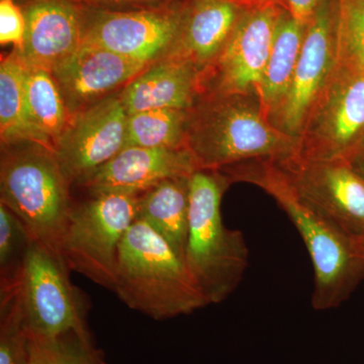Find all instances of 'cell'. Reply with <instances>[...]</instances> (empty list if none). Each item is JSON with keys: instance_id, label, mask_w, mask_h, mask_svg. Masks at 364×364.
I'll use <instances>...</instances> for the list:
<instances>
[{"instance_id": "20", "label": "cell", "mask_w": 364, "mask_h": 364, "mask_svg": "<svg viewBox=\"0 0 364 364\" xmlns=\"http://www.w3.org/2000/svg\"><path fill=\"white\" fill-rule=\"evenodd\" d=\"M306 30V25L296 21L287 9H282L275 26L272 50L258 91L261 107L268 119L291 85Z\"/></svg>"}, {"instance_id": "9", "label": "cell", "mask_w": 364, "mask_h": 364, "mask_svg": "<svg viewBox=\"0 0 364 364\" xmlns=\"http://www.w3.org/2000/svg\"><path fill=\"white\" fill-rule=\"evenodd\" d=\"M189 0L132 11L85 9L83 43L98 46L132 61L151 65L176 44Z\"/></svg>"}, {"instance_id": "5", "label": "cell", "mask_w": 364, "mask_h": 364, "mask_svg": "<svg viewBox=\"0 0 364 364\" xmlns=\"http://www.w3.org/2000/svg\"><path fill=\"white\" fill-rule=\"evenodd\" d=\"M70 186L54 151L36 143L2 147L0 203L21 218L36 240L61 257L73 207Z\"/></svg>"}, {"instance_id": "24", "label": "cell", "mask_w": 364, "mask_h": 364, "mask_svg": "<svg viewBox=\"0 0 364 364\" xmlns=\"http://www.w3.org/2000/svg\"><path fill=\"white\" fill-rule=\"evenodd\" d=\"M31 337L16 284L0 287V364H30Z\"/></svg>"}, {"instance_id": "33", "label": "cell", "mask_w": 364, "mask_h": 364, "mask_svg": "<svg viewBox=\"0 0 364 364\" xmlns=\"http://www.w3.org/2000/svg\"><path fill=\"white\" fill-rule=\"evenodd\" d=\"M358 154H364V131H363V136H361L360 141H359L358 149H356L355 154H354V156H355V155H358Z\"/></svg>"}, {"instance_id": "8", "label": "cell", "mask_w": 364, "mask_h": 364, "mask_svg": "<svg viewBox=\"0 0 364 364\" xmlns=\"http://www.w3.org/2000/svg\"><path fill=\"white\" fill-rule=\"evenodd\" d=\"M364 131V72L337 62L299 136L296 157L349 160Z\"/></svg>"}, {"instance_id": "19", "label": "cell", "mask_w": 364, "mask_h": 364, "mask_svg": "<svg viewBox=\"0 0 364 364\" xmlns=\"http://www.w3.org/2000/svg\"><path fill=\"white\" fill-rule=\"evenodd\" d=\"M189 178L168 179L139 196L136 218L168 242L183 260L188 237Z\"/></svg>"}, {"instance_id": "10", "label": "cell", "mask_w": 364, "mask_h": 364, "mask_svg": "<svg viewBox=\"0 0 364 364\" xmlns=\"http://www.w3.org/2000/svg\"><path fill=\"white\" fill-rule=\"evenodd\" d=\"M282 9L277 4L244 9L221 54L200 74V97L258 95Z\"/></svg>"}, {"instance_id": "7", "label": "cell", "mask_w": 364, "mask_h": 364, "mask_svg": "<svg viewBox=\"0 0 364 364\" xmlns=\"http://www.w3.org/2000/svg\"><path fill=\"white\" fill-rule=\"evenodd\" d=\"M65 261L33 239L16 284L26 328L33 338L88 331L85 296L72 284Z\"/></svg>"}, {"instance_id": "16", "label": "cell", "mask_w": 364, "mask_h": 364, "mask_svg": "<svg viewBox=\"0 0 364 364\" xmlns=\"http://www.w3.org/2000/svg\"><path fill=\"white\" fill-rule=\"evenodd\" d=\"M21 7L25 39L14 50L28 68L52 73L83 45L82 7L71 0H36Z\"/></svg>"}, {"instance_id": "13", "label": "cell", "mask_w": 364, "mask_h": 364, "mask_svg": "<svg viewBox=\"0 0 364 364\" xmlns=\"http://www.w3.org/2000/svg\"><path fill=\"white\" fill-rule=\"evenodd\" d=\"M299 196L354 238L364 236V181L347 160L277 161Z\"/></svg>"}, {"instance_id": "6", "label": "cell", "mask_w": 364, "mask_h": 364, "mask_svg": "<svg viewBox=\"0 0 364 364\" xmlns=\"http://www.w3.org/2000/svg\"><path fill=\"white\" fill-rule=\"evenodd\" d=\"M139 196L91 195L71 208L61 242L69 269L114 291L119 245L138 218Z\"/></svg>"}, {"instance_id": "18", "label": "cell", "mask_w": 364, "mask_h": 364, "mask_svg": "<svg viewBox=\"0 0 364 364\" xmlns=\"http://www.w3.org/2000/svg\"><path fill=\"white\" fill-rule=\"evenodd\" d=\"M119 97L128 116L149 109L188 111L200 97V71L184 60L165 57L134 78Z\"/></svg>"}, {"instance_id": "2", "label": "cell", "mask_w": 364, "mask_h": 364, "mask_svg": "<svg viewBox=\"0 0 364 364\" xmlns=\"http://www.w3.org/2000/svg\"><path fill=\"white\" fill-rule=\"evenodd\" d=\"M186 148L200 170H221L252 160L284 161L296 143L265 117L259 95H208L188 111Z\"/></svg>"}, {"instance_id": "22", "label": "cell", "mask_w": 364, "mask_h": 364, "mask_svg": "<svg viewBox=\"0 0 364 364\" xmlns=\"http://www.w3.org/2000/svg\"><path fill=\"white\" fill-rule=\"evenodd\" d=\"M26 71L25 63L14 50L2 58L0 64V136L2 147L21 143L39 144L26 122Z\"/></svg>"}, {"instance_id": "17", "label": "cell", "mask_w": 364, "mask_h": 364, "mask_svg": "<svg viewBox=\"0 0 364 364\" xmlns=\"http://www.w3.org/2000/svg\"><path fill=\"white\" fill-rule=\"evenodd\" d=\"M244 9L234 0H189L181 33L165 57L189 62L202 73L221 54Z\"/></svg>"}, {"instance_id": "31", "label": "cell", "mask_w": 364, "mask_h": 364, "mask_svg": "<svg viewBox=\"0 0 364 364\" xmlns=\"http://www.w3.org/2000/svg\"><path fill=\"white\" fill-rule=\"evenodd\" d=\"M235 2L244 7V9H250V7L267 6V4H277L284 7L287 9L284 0H234Z\"/></svg>"}, {"instance_id": "28", "label": "cell", "mask_w": 364, "mask_h": 364, "mask_svg": "<svg viewBox=\"0 0 364 364\" xmlns=\"http://www.w3.org/2000/svg\"><path fill=\"white\" fill-rule=\"evenodd\" d=\"M26 18L23 9L14 0H0V43L20 50L25 39Z\"/></svg>"}, {"instance_id": "12", "label": "cell", "mask_w": 364, "mask_h": 364, "mask_svg": "<svg viewBox=\"0 0 364 364\" xmlns=\"http://www.w3.org/2000/svg\"><path fill=\"white\" fill-rule=\"evenodd\" d=\"M127 119L119 95L70 116L54 154L71 186L82 183L123 149Z\"/></svg>"}, {"instance_id": "35", "label": "cell", "mask_w": 364, "mask_h": 364, "mask_svg": "<svg viewBox=\"0 0 364 364\" xmlns=\"http://www.w3.org/2000/svg\"><path fill=\"white\" fill-rule=\"evenodd\" d=\"M358 240L364 250V236L358 237Z\"/></svg>"}, {"instance_id": "21", "label": "cell", "mask_w": 364, "mask_h": 364, "mask_svg": "<svg viewBox=\"0 0 364 364\" xmlns=\"http://www.w3.org/2000/svg\"><path fill=\"white\" fill-rule=\"evenodd\" d=\"M25 111L26 122L38 143L54 151L70 114L51 72L26 67Z\"/></svg>"}, {"instance_id": "34", "label": "cell", "mask_w": 364, "mask_h": 364, "mask_svg": "<svg viewBox=\"0 0 364 364\" xmlns=\"http://www.w3.org/2000/svg\"><path fill=\"white\" fill-rule=\"evenodd\" d=\"M14 1L21 6H23V4H28V2L36 1V0H14Z\"/></svg>"}, {"instance_id": "3", "label": "cell", "mask_w": 364, "mask_h": 364, "mask_svg": "<svg viewBox=\"0 0 364 364\" xmlns=\"http://www.w3.org/2000/svg\"><path fill=\"white\" fill-rule=\"evenodd\" d=\"M114 291L124 305L154 320L208 305L184 260L142 220L133 223L119 245Z\"/></svg>"}, {"instance_id": "27", "label": "cell", "mask_w": 364, "mask_h": 364, "mask_svg": "<svg viewBox=\"0 0 364 364\" xmlns=\"http://www.w3.org/2000/svg\"><path fill=\"white\" fill-rule=\"evenodd\" d=\"M337 62L364 72V0H339Z\"/></svg>"}, {"instance_id": "32", "label": "cell", "mask_w": 364, "mask_h": 364, "mask_svg": "<svg viewBox=\"0 0 364 364\" xmlns=\"http://www.w3.org/2000/svg\"><path fill=\"white\" fill-rule=\"evenodd\" d=\"M349 163H350L352 168L355 170L358 176L364 181V154L355 155L349 160Z\"/></svg>"}, {"instance_id": "1", "label": "cell", "mask_w": 364, "mask_h": 364, "mask_svg": "<svg viewBox=\"0 0 364 364\" xmlns=\"http://www.w3.org/2000/svg\"><path fill=\"white\" fill-rule=\"evenodd\" d=\"M220 171L231 183L247 182L264 191L298 230L313 263V308L331 310L344 303L364 279V250L358 238L305 202L277 160H252Z\"/></svg>"}, {"instance_id": "15", "label": "cell", "mask_w": 364, "mask_h": 364, "mask_svg": "<svg viewBox=\"0 0 364 364\" xmlns=\"http://www.w3.org/2000/svg\"><path fill=\"white\" fill-rule=\"evenodd\" d=\"M198 170L195 158L186 148L127 146L78 186L90 196H140L168 179L189 178Z\"/></svg>"}, {"instance_id": "14", "label": "cell", "mask_w": 364, "mask_h": 364, "mask_svg": "<svg viewBox=\"0 0 364 364\" xmlns=\"http://www.w3.org/2000/svg\"><path fill=\"white\" fill-rule=\"evenodd\" d=\"M150 65L132 61L98 46L83 45L52 71L69 114L119 95Z\"/></svg>"}, {"instance_id": "29", "label": "cell", "mask_w": 364, "mask_h": 364, "mask_svg": "<svg viewBox=\"0 0 364 364\" xmlns=\"http://www.w3.org/2000/svg\"><path fill=\"white\" fill-rule=\"evenodd\" d=\"M85 9L97 11H132L169 4L174 0H71Z\"/></svg>"}, {"instance_id": "30", "label": "cell", "mask_w": 364, "mask_h": 364, "mask_svg": "<svg viewBox=\"0 0 364 364\" xmlns=\"http://www.w3.org/2000/svg\"><path fill=\"white\" fill-rule=\"evenodd\" d=\"M322 0H284L289 13L304 25H308Z\"/></svg>"}, {"instance_id": "25", "label": "cell", "mask_w": 364, "mask_h": 364, "mask_svg": "<svg viewBox=\"0 0 364 364\" xmlns=\"http://www.w3.org/2000/svg\"><path fill=\"white\" fill-rule=\"evenodd\" d=\"M31 337V336H30ZM30 364H107L90 331H73L54 339L31 337Z\"/></svg>"}, {"instance_id": "4", "label": "cell", "mask_w": 364, "mask_h": 364, "mask_svg": "<svg viewBox=\"0 0 364 364\" xmlns=\"http://www.w3.org/2000/svg\"><path fill=\"white\" fill-rule=\"evenodd\" d=\"M231 184L220 170H198L189 178V224L184 263L203 298L224 301L240 284L249 251L240 231L223 222V196Z\"/></svg>"}, {"instance_id": "26", "label": "cell", "mask_w": 364, "mask_h": 364, "mask_svg": "<svg viewBox=\"0 0 364 364\" xmlns=\"http://www.w3.org/2000/svg\"><path fill=\"white\" fill-rule=\"evenodd\" d=\"M33 239L21 218L0 203V287L18 284Z\"/></svg>"}, {"instance_id": "23", "label": "cell", "mask_w": 364, "mask_h": 364, "mask_svg": "<svg viewBox=\"0 0 364 364\" xmlns=\"http://www.w3.org/2000/svg\"><path fill=\"white\" fill-rule=\"evenodd\" d=\"M188 111L160 109L129 114L124 147L186 148Z\"/></svg>"}, {"instance_id": "11", "label": "cell", "mask_w": 364, "mask_h": 364, "mask_svg": "<svg viewBox=\"0 0 364 364\" xmlns=\"http://www.w3.org/2000/svg\"><path fill=\"white\" fill-rule=\"evenodd\" d=\"M339 0H322L306 25L305 39L286 95L270 123L298 143L306 117L337 63Z\"/></svg>"}]
</instances>
